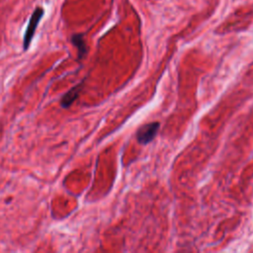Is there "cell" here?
<instances>
[{"mask_svg":"<svg viewBox=\"0 0 253 253\" xmlns=\"http://www.w3.org/2000/svg\"><path fill=\"white\" fill-rule=\"evenodd\" d=\"M43 14V10L42 8H38L36 9V11L33 13L32 17H31V20L29 22V25L27 27V30H26V33H25V36H24V48L27 49L32 42V39L35 35V32H36V29L38 27V24L42 18Z\"/></svg>","mask_w":253,"mask_h":253,"instance_id":"cell-1","label":"cell"},{"mask_svg":"<svg viewBox=\"0 0 253 253\" xmlns=\"http://www.w3.org/2000/svg\"><path fill=\"white\" fill-rule=\"evenodd\" d=\"M158 128H159V123L157 122H153V123L142 126L137 130V140L140 143H148L150 140L154 138Z\"/></svg>","mask_w":253,"mask_h":253,"instance_id":"cell-2","label":"cell"},{"mask_svg":"<svg viewBox=\"0 0 253 253\" xmlns=\"http://www.w3.org/2000/svg\"><path fill=\"white\" fill-rule=\"evenodd\" d=\"M81 88H82V83L77 84L76 86L71 88L67 93H65L64 96L61 99V102H60L61 106L63 108H68L73 103V101L78 97Z\"/></svg>","mask_w":253,"mask_h":253,"instance_id":"cell-3","label":"cell"},{"mask_svg":"<svg viewBox=\"0 0 253 253\" xmlns=\"http://www.w3.org/2000/svg\"><path fill=\"white\" fill-rule=\"evenodd\" d=\"M72 42L74 45L77 46L78 52H79V57L81 58L85 53H86V45L84 42V40L81 35H75L72 37Z\"/></svg>","mask_w":253,"mask_h":253,"instance_id":"cell-4","label":"cell"}]
</instances>
